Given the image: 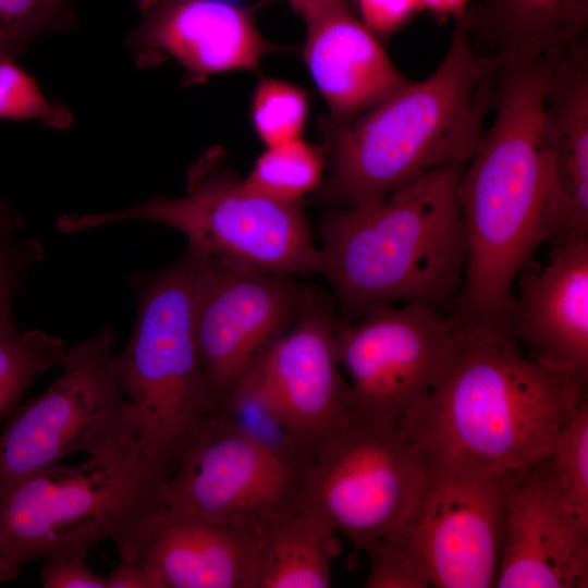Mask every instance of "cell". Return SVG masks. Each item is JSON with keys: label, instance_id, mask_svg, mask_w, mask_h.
Segmentation results:
<instances>
[{"label": "cell", "instance_id": "7a4b0ae2", "mask_svg": "<svg viewBox=\"0 0 588 588\" xmlns=\"http://www.w3.org/2000/svg\"><path fill=\"white\" fill-rule=\"evenodd\" d=\"M551 58L518 57L492 70L493 117L457 186L466 262L453 311L464 321L512 326L514 282L549 235L553 181L543 106Z\"/></svg>", "mask_w": 588, "mask_h": 588}, {"label": "cell", "instance_id": "e0dca14e", "mask_svg": "<svg viewBox=\"0 0 588 588\" xmlns=\"http://www.w3.org/2000/svg\"><path fill=\"white\" fill-rule=\"evenodd\" d=\"M259 525H233L160 505L119 546L154 588H256Z\"/></svg>", "mask_w": 588, "mask_h": 588}, {"label": "cell", "instance_id": "44dd1931", "mask_svg": "<svg viewBox=\"0 0 588 588\" xmlns=\"http://www.w3.org/2000/svg\"><path fill=\"white\" fill-rule=\"evenodd\" d=\"M457 20L477 57L494 68L587 39L588 0H471Z\"/></svg>", "mask_w": 588, "mask_h": 588}, {"label": "cell", "instance_id": "8fae6325", "mask_svg": "<svg viewBox=\"0 0 588 588\" xmlns=\"http://www.w3.org/2000/svg\"><path fill=\"white\" fill-rule=\"evenodd\" d=\"M338 322L332 304L310 289L292 324L232 391L259 407L306 464L352 407Z\"/></svg>", "mask_w": 588, "mask_h": 588}, {"label": "cell", "instance_id": "4dcf8cb0", "mask_svg": "<svg viewBox=\"0 0 588 588\" xmlns=\"http://www.w3.org/2000/svg\"><path fill=\"white\" fill-rule=\"evenodd\" d=\"M90 549L60 550L42 559L40 580L44 588H107L106 576L94 573L86 563Z\"/></svg>", "mask_w": 588, "mask_h": 588}, {"label": "cell", "instance_id": "603a6c76", "mask_svg": "<svg viewBox=\"0 0 588 588\" xmlns=\"http://www.w3.org/2000/svg\"><path fill=\"white\" fill-rule=\"evenodd\" d=\"M66 350L62 339L41 329L21 330L16 322L0 324V426L33 382L60 366Z\"/></svg>", "mask_w": 588, "mask_h": 588}, {"label": "cell", "instance_id": "d6a6232c", "mask_svg": "<svg viewBox=\"0 0 588 588\" xmlns=\"http://www.w3.org/2000/svg\"><path fill=\"white\" fill-rule=\"evenodd\" d=\"M106 581L107 588H154L145 568L132 556H119Z\"/></svg>", "mask_w": 588, "mask_h": 588}, {"label": "cell", "instance_id": "277c9868", "mask_svg": "<svg viewBox=\"0 0 588 588\" xmlns=\"http://www.w3.org/2000/svg\"><path fill=\"white\" fill-rule=\"evenodd\" d=\"M465 164L439 168L379 199L326 213L318 273L345 317L396 302L453 311L466 262L457 198Z\"/></svg>", "mask_w": 588, "mask_h": 588}, {"label": "cell", "instance_id": "7402d4cb", "mask_svg": "<svg viewBox=\"0 0 588 588\" xmlns=\"http://www.w3.org/2000/svg\"><path fill=\"white\" fill-rule=\"evenodd\" d=\"M338 532L295 500L260 524L256 588H328Z\"/></svg>", "mask_w": 588, "mask_h": 588}, {"label": "cell", "instance_id": "1f68e13d", "mask_svg": "<svg viewBox=\"0 0 588 588\" xmlns=\"http://www.w3.org/2000/svg\"><path fill=\"white\" fill-rule=\"evenodd\" d=\"M358 17L378 38L388 37L422 10L418 0H357Z\"/></svg>", "mask_w": 588, "mask_h": 588}, {"label": "cell", "instance_id": "d6986e66", "mask_svg": "<svg viewBox=\"0 0 588 588\" xmlns=\"http://www.w3.org/2000/svg\"><path fill=\"white\" fill-rule=\"evenodd\" d=\"M511 323L523 350L560 369L588 373V241L552 248L518 274Z\"/></svg>", "mask_w": 588, "mask_h": 588}, {"label": "cell", "instance_id": "8d00e7d4", "mask_svg": "<svg viewBox=\"0 0 588 588\" xmlns=\"http://www.w3.org/2000/svg\"><path fill=\"white\" fill-rule=\"evenodd\" d=\"M0 584H2L1 575H0Z\"/></svg>", "mask_w": 588, "mask_h": 588}, {"label": "cell", "instance_id": "9c48e42d", "mask_svg": "<svg viewBox=\"0 0 588 588\" xmlns=\"http://www.w3.org/2000/svg\"><path fill=\"white\" fill-rule=\"evenodd\" d=\"M115 332L103 326L68 346L57 379L0 426V494L75 453L94 455L137 439L114 363Z\"/></svg>", "mask_w": 588, "mask_h": 588}, {"label": "cell", "instance_id": "f546056e", "mask_svg": "<svg viewBox=\"0 0 588 588\" xmlns=\"http://www.w3.org/2000/svg\"><path fill=\"white\" fill-rule=\"evenodd\" d=\"M20 230H0V324L15 322L13 304L32 269L42 259L41 244L21 237Z\"/></svg>", "mask_w": 588, "mask_h": 588}, {"label": "cell", "instance_id": "ac0fdd59", "mask_svg": "<svg viewBox=\"0 0 588 588\" xmlns=\"http://www.w3.org/2000/svg\"><path fill=\"white\" fill-rule=\"evenodd\" d=\"M298 15L307 29L303 59L331 120L350 121L411 81L347 0H315Z\"/></svg>", "mask_w": 588, "mask_h": 588}, {"label": "cell", "instance_id": "8992f818", "mask_svg": "<svg viewBox=\"0 0 588 588\" xmlns=\"http://www.w3.org/2000/svg\"><path fill=\"white\" fill-rule=\"evenodd\" d=\"M196 252L159 270L133 274L137 315L115 370L146 455L168 477L185 446L217 406L208 391L195 340Z\"/></svg>", "mask_w": 588, "mask_h": 588}, {"label": "cell", "instance_id": "3957f363", "mask_svg": "<svg viewBox=\"0 0 588 588\" xmlns=\"http://www.w3.org/2000/svg\"><path fill=\"white\" fill-rule=\"evenodd\" d=\"M492 102V68L455 20L446 52L426 78L409 81L350 121L321 118L328 174L318 197L331 208L364 204L466 163Z\"/></svg>", "mask_w": 588, "mask_h": 588}, {"label": "cell", "instance_id": "30bf717a", "mask_svg": "<svg viewBox=\"0 0 588 588\" xmlns=\"http://www.w3.org/2000/svg\"><path fill=\"white\" fill-rule=\"evenodd\" d=\"M306 462L222 409L198 428L161 490V505L209 520L259 525L296 497Z\"/></svg>", "mask_w": 588, "mask_h": 588}, {"label": "cell", "instance_id": "ffe728a7", "mask_svg": "<svg viewBox=\"0 0 588 588\" xmlns=\"http://www.w3.org/2000/svg\"><path fill=\"white\" fill-rule=\"evenodd\" d=\"M544 130L551 152L552 248L588 241V40L551 58L544 94Z\"/></svg>", "mask_w": 588, "mask_h": 588}, {"label": "cell", "instance_id": "e575fe53", "mask_svg": "<svg viewBox=\"0 0 588 588\" xmlns=\"http://www.w3.org/2000/svg\"><path fill=\"white\" fill-rule=\"evenodd\" d=\"M22 225V218L15 209L0 198V230H21Z\"/></svg>", "mask_w": 588, "mask_h": 588}, {"label": "cell", "instance_id": "d4e9b609", "mask_svg": "<svg viewBox=\"0 0 588 588\" xmlns=\"http://www.w3.org/2000/svg\"><path fill=\"white\" fill-rule=\"evenodd\" d=\"M308 111V93L290 82L261 77L253 90L250 122L266 147L301 138Z\"/></svg>", "mask_w": 588, "mask_h": 588}, {"label": "cell", "instance_id": "2e32d148", "mask_svg": "<svg viewBox=\"0 0 588 588\" xmlns=\"http://www.w3.org/2000/svg\"><path fill=\"white\" fill-rule=\"evenodd\" d=\"M546 456L510 477L497 588L588 587V523L563 501Z\"/></svg>", "mask_w": 588, "mask_h": 588}, {"label": "cell", "instance_id": "83f0119b", "mask_svg": "<svg viewBox=\"0 0 588 588\" xmlns=\"http://www.w3.org/2000/svg\"><path fill=\"white\" fill-rule=\"evenodd\" d=\"M16 61L0 57V120H36L49 128H70L74 122L72 112L65 106L48 100Z\"/></svg>", "mask_w": 588, "mask_h": 588}, {"label": "cell", "instance_id": "9a60e30c", "mask_svg": "<svg viewBox=\"0 0 588 588\" xmlns=\"http://www.w3.org/2000/svg\"><path fill=\"white\" fill-rule=\"evenodd\" d=\"M138 20L127 37L136 66L173 59L197 83L232 71L257 72L261 59L287 51L267 40L254 10L219 0H136Z\"/></svg>", "mask_w": 588, "mask_h": 588}, {"label": "cell", "instance_id": "5b68a950", "mask_svg": "<svg viewBox=\"0 0 588 588\" xmlns=\"http://www.w3.org/2000/svg\"><path fill=\"white\" fill-rule=\"evenodd\" d=\"M167 478L134 439L13 485L0 494L2 584L60 550L119 546L161 505Z\"/></svg>", "mask_w": 588, "mask_h": 588}, {"label": "cell", "instance_id": "836d02e7", "mask_svg": "<svg viewBox=\"0 0 588 588\" xmlns=\"http://www.w3.org/2000/svg\"><path fill=\"white\" fill-rule=\"evenodd\" d=\"M422 10H428L441 16L460 19L467 10L471 0H418Z\"/></svg>", "mask_w": 588, "mask_h": 588}, {"label": "cell", "instance_id": "ba28073f", "mask_svg": "<svg viewBox=\"0 0 588 588\" xmlns=\"http://www.w3.org/2000/svg\"><path fill=\"white\" fill-rule=\"evenodd\" d=\"M428 476L400 422L352 406L307 462L295 502L365 551L405 530Z\"/></svg>", "mask_w": 588, "mask_h": 588}, {"label": "cell", "instance_id": "f1b7e54d", "mask_svg": "<svg viewBox=\"0 0 588 588\" xmlns=\"http://www.w3.org/2000/svg\"><path fill=\"white\" fill-rule=\"evenodd\" d=\"M369 569L366 588H426L430 581L403 532L365 550Z\"/></svg>", "mask_w": 588, "mask_h": 588}, {"label": "cell", "instance_id": "6da1fadb", "mask_svg": "<svg viewBox=\"0 0 588 588\" xmlns=\"http://www.w3.org/2000/svg\"><path fill=\"white\" fill-rule=\"evenodd\" d=\"M587 381L529 356L511 326L457 317L430 387L400 425L430 463L515 473L549 454L588 399Z\"/></svg>", "mask_w": 588, "mask_h": 588}, {"label": "cell", "instance_id": "4fadbf2b", "mask_svg": "<svg viewBox=\"0 0 588 588\" xmlns=\"http://www.w3.org/2000/svg\"><path fill=\"white\" fill-rule=\"evenodd\" d=\"M513 473L430 463L403 536L437 588L495 586Z\"/></svg>", "mask_w": 588, "mask_h": 588}, {"label": "cell", "instance_id": "5bb4252c", "mask_svg": "<svg viewBox=\"0 0 588 588\" xmlns=\"http://www.w3.org/2000/svg\"><path fill=\"white\" fill-rule=\"evenodd\" d=\"M457 326L422 303L377 304L339 320L335 343L352 406L400 422L430 387Z\"/></svg>", "mask_w": 588, "mask_h": 588}, {"label": "cell", "instance_id": "7c38bea8", "mask_svg": "<svg viewBox=\"0 0 588 588\" xmlns=\"http://www.w3.org/2000/svg\"><path fill=\"white\" fill-rule=\"evenodd\" d=\"M197 254L193 326L205 381L218 409L292 324L310 289L293 277Z\"/></svg>", "mask_w": 588, "mask_h": 588}, {"label": "cell", "instance_id": "cb8c5ba5", "mask_svg": "<svg viewBox=\"0 0 588 588\" xmlns=\"http://www.w3.org/2000/svg\"><path fill=\"white\" fill-rule=\"evenodd\" d=\"M327 167L324 148L301 137L266 147L244 179L273 199L301 204L306 195L320 188Z\"/></svg>", "mask_w": 588, "mask_h": 588}, {"label": "cell", "instance_id": "484cf974", "mask_svg": "<svg viewBox=\"0 0 588 588\" xmlns=\"http://www.w3.org/2000/svg\"><path fill=\"white\" fill-rule=\"evenodd\" d=\"M546 458L563 501L588 523V399L562 426Z\"/></svg>", "mask_w": 588, "mask_h": 588}, {"label": "cell", "instance_id": "52a82bcc", "mask_svg": "<svg viewBox=\"0 0 588 588\" xmlns=\"http://www.w3.org/2000/svg\"><path fill=\"white\" fill-rule=\"evenodd\" d=\"M204 154L187 173L186 194L154 196L142 204L96 213H65L56 221L65 234L122 221H150L181 233L187 247L207 255L294 277L318 273L314 243L302 204L273 199Z\"/></svg>", "mask_w": 588, "mask_h": 588}, {"label": "cell", "instance_id": "4316f807", "mask_svg": "<svg viewBox=\"0 0 588 588\" xmlns=\"http://www.w3.org/2000/svg\"><path fill=\"white\" fill-rule=\"evenodd\" d=\"M78 0H0V57L19 59L44 34L77 23Z\"/></svg>", "mask_w": 588, "mask_h": 588}, {"label": "cell", "instance_id": "d590c367", "mask_svg": "<svg viewBox=\"0 0 588 588\" xmlns=\"http://www.w3.org/2000/svg\"><path fill=\"white\" fill-rule=\"evenodd\" d=\"M274 0H262V2H269ZM286 1L293 11L297 14L303 8L313 2L314 0H283Z\"/></svg>", "mask_w": 588, "mask_h": 588}]
</instances>
